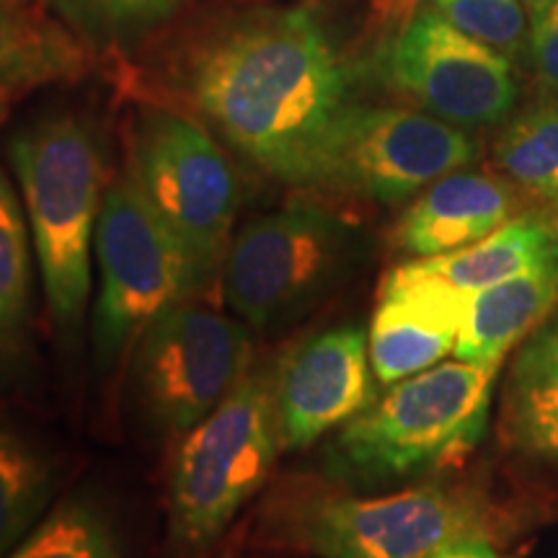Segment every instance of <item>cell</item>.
Masks as SVG:
<instances>
[{
  "label": "cell",
  "mask_w": 558,
  "mask_h": 558,
  "mask_svg": "<svg viewBox=\"0 0 558 558\" xmlns=\"http://www.w3.org/2000/svg\"><path fill=\"white\" fill-rule=\"evenodd\" d=\"M347 86L344 58L305 5H264L220 19L184 58L194 109L241 156L292 186L347 104Z\"/></svg>",
  "instance_id": "1"
},
{
  "label": "cell",
  "mask_w": 558,
  "mask_h": 558,
  "mask_svg": "<svg viewBox=\"0 0 558 558\" xmlns=\"http://www.w3.org/2000/svg\"><path fill=\"white\" fill-rule=\"evenodd\" d=\"M9 156L52 316L73 329L90 295V254L107 190L101 145L78 117L52 114L16 132Z\"/></svg>",
  "instance_id": "2"
},
{
  "label": "cell",
  "mask_w": 558,
  "mask_h": 558,
  "mask_svg": "<svg viewBox=\"0 0 558 558\" xmlns=\"http://www.w3.org/2000/svg\"><path fill=\"white\" fill-rule=\"evenodd\" d=\"M494 375L497 367L458 360L393 383L344 424L331 448V469L388 481L452 463L484 437Z\"/></svg>",
  "instance_id": "3"
},
{
  "label": "cell",
  "mask_w": 558,
  "mask_h": 558,
  "mask_svg": "<svg viewBox=\"0 0 558 558\" xmlns=\"http://www.w3.org/2000/svg\"><path fill=\"white\" fill-rule=\"evenodd\" d=\"M279 448L275 367H264L248 373L181 445L169 499L173 548L205 554L264 486Z\"/></svg>",
  "instance_id": "4"
},
{
  "label": "cell",
  "mask_w": 558,
  "mask_h": 558,
  "mask_svg": "<svg viewBox=\"0 0 558 558\" xmlns=\"http://www.w3.org/2000/svg\"><path fill=\"white\" fill-rule=\"evenodd\" d=\"M476 156L463 130L427 111L344 104L313 145L295 186L393 205Z\"/></svg>",
  "instance_id": "5"
},
{
  "label": "cell",
  "mask_w": 558,
  "mask_h": 558,
  "mask_svg": "<svg viewBox=\"0 0 558 558\" xmlns=\"http://www.w3.org/2000/svg\"><path fill=\"white\" fill-rule=\"evenodd\" d=\"M94 248L99 262L94 354L109 362L160 313L194 295L197 282L184 248L150 205L132 163L104 190Z\"/></svg>",
  "instance_id": "6"
},
{
  "label": "cell",
  "mask_w": 558,
  "mask_h": 558,
  "mask_svg": "<svg viewBox=\"0 0 558 558\" xmlns=\"http://www.w3.org/2000/svg\"><path fill=\"white\" fill-rule=\"evenodd\" d=\"M130 163L150 205L184 248L197 290L222 271L241 184L218 140L192 117L148 109L135 130Z\"/></svg>",
  "instance_id": "7"
},
{
  "label": "cell",
  "mask_w": 558,
  "mask_h": 558,
  "mask_svg": "<svg viewBox=\"0 0 558 558\" xmlns=\"http://www.w3.org/2000/svg\"><path fill=\"white\" fill-rule=\"evenodd\" d=\"M352 248V226L329 209L295 202L248 222L230 241L222 292L256 331L288 326L331 288Z\"/></svg>",
  "instance_id": "8"
},
{
  "label": "cell",
  "mask_w": 558,
  "mask_h": 558,
  "mask_svg": "<svg viewBox=\"0 0 558 558\" xmlns=\"http://www.w3.org/2000/svg\"><path fill=\"white\" fill-rule=\"evenodd\" d=\"M484 505L463 488L424 484L383 497L300 499L279 520L284 543L318 558H427L445 543L486 535Z\"/></svg>",
  "instance_id": "9"
},
{
  "label": "cell",
  "mask_w": 558,
  "mask_h": 558,
  "mask_svg": "<svg viewBox=\"0 0 558 558\" xmlns=\"http://www.w3.org/2000/svg\"><path fill=\"white\" fill-rule=\"evenodd\" d=\"M254 344L243 320L177 303L140 333L135 383L158 429L192 432L248 375Z\"/></svg>",
  "instance_id": "10"
},
{
  "label": "cell",
  "mask_w": 558,
  "mask_h": 558,
  "mask_svg": "<svg viewBox=\"0 0 558 558\" xmlns=\"http://www.w3.org/2000/svg\"><path fill=\"white\" fill-rule=\"evenodd\" d=\"M383 78L418 109L460 130L505 122L518 101L512 62L422 3L383 47Z\"/></svg>",
  "instance_id": "11"
},
{
  "label": "cell",
  "mask_w": 558,
  "mask_h": 558,
  "mask_svg": "<svg viewBox=\"0 0 558 558\" xmlns=\"http://www.w3.org/2000/svg\"><path fill=\"white\" fill-rule=\"evenodd\" d=\"M369 403V347L360 326L320 331L275 367L277 429L284 450L308 448Z\"/></svg>",
  "instance_id": "12"
},
{
  "label": "cell",
  "mask_w": 558,
  "mask_h": 558,
  "mask_svg": "<svg viewBox=\"0 0 558 558\" xmlns=\"http://www.w3.org/2000/svg\"><path fill=\"white\" fill-rule=\"evenodd\" d=\"M469 298L411 262L390 271L367 333L375 378L393 386L435 367L458 344Z\"/></svg>",
  "instance_id": "13"
},
{
  "label": "cell",
  "mask_w": 558,
  "mask_h": 558,
  "mask_svg": "<svg viewBox=\"0 0 558 558\" xmlns=\"http://www.w3.org/2000/svg\"><path fill=\"white\" fill-rule=\"evenodd\" d=\"M518 192L507 179L452 171L414 199L396 226V243L416 256H442L486 239L518 213Z\"/></svg>",
  "instance_id": "14"
},
{
  "label": "cell",
  "mask_w": 558,
  "mask_h": 558,
  "mask_svg": "<svg viewBox=\"0 0 558 558\" xmlns=\"http://www.w3.org/2000/svg\"><path fill=\"white\" fill-rule=\"evenodd\" d=\"M558 305V251L518 275L471 292L460 324L458 360L499 367L518 341L530 337Z\"/></svg>",
  "instance_id": "15"
},
{
  "label": "cell",
  "mask_w": 558,
  "mask_h": 558,
  "mask_svg": "<svg viewBox=\"0 0 558 558\" xmlns=\"http://www.w3.org/2000/svg\"><path fill=\"white\" fill-rule=\"evenodd\" d=\"M52 13L47 0H0V120L32 90L88 65L86 45Z\"/></svg>",
  "instance_id": "16"
},
{
  "label": "cell",
  "mask_w": 558,
  "mask_h": 558,
  "mask_svg": "<svg viewBox=\"0 0 558 558\" xmlns=\"http://www.w3.org/2000/svg\"><path fill=\"white\" fill-rule=\"evenodd\" d=\"M505 429L514 448L558 463V305L530 333L509 369Z\"/></svg>",
  "instance_id": "17"
},
{
  "label": "cell",
  "mask_w": 558,
  "mask_h": 558,
  "mask_svg": "<svg viewBox=\"0 0 558 558\" xmlns=\"http://www.w3.org/2000/svg\"><path fill=\"white\" fill-rule=\"evenodd\" d=\"M556 251L558 230L546 218L520 215L471 246L442 256L414 259L411 264L424 275L439 277L442 282L471 295L548 259Z\"/></svg>",
  "instance_id": "18"
},
{
  "label": "cell",
  "mask_w": 558,
  "mask_h": 558,
  "mask_svg": "<svg viewBox=\"0 0 558 558\" xmlns=\"http://www.w3.org/2000/svg\"><path fill=\"white\" fill-rule=\"evenodd\" d=\"M494 153L507 181L558 226V99L514 117L499 135Z\"/></svg>",
  "instance_id": "19"
},
{
  "label": "cell",
  "mask_w": 558,
  "mask_h": 558,
  "mask_svg": "<svg viewBox=\"0 0 558 558\" xmlns=\"http://www.w3.org/2000/svg\"><path fill=\"white\" fill-rule=\"evenodd\" d=\"M86 47L122 50L137 45L177 13L181 0H47Z\"/></svg>",
  "instance_id": "20"
},
{
  "label": "cell",
  "mask_w": 558,
  "mask_h": 558,
  "mask_svg": "<svg viewBox=\"0 0 558 558\" xmlns=\"http://www.w3.org/2000/svg\"><path fill=\"white\" fill-rule=\"evenodd\" d=\"M52 492L50 465L26 439L0 427V558L29 535Z\"/></svg>",
  "instance_id": "21"
},
{
  "label": "cell",
  "mask_w": 558,
  "mask_h": 558,
  "mask_svg": "<svg viewBox=\"0 0 558 558\" xmlns=\"http://www.w3.org/2000/svg\"><path fill=\"white\" fill-rule=\"evenodd\" d=\"M32 295V251L24 209L0 171V347L19 339Z\"/></svg>",
  "instance_id": "22"
},
{
  "label": "cell",
  "mask_w": 558,
  "mask_h": 558,
  "mask_svg": "<svg viewBox=\"0 0 558 558\" xmlns=\"http://www.w3.org/2000/svg\"><path fill=\"white\" fill-rule=\"evenodd\" d=\"M5 558H120V550L99 509L86 501H68Z\"/></svg>",
  "instance_id": "23"
},
{
  "label": "cell",
  "mask_w": 558,
  "mask_h": 558,
  "mask_svg": "<svg viewBox=\"0 0 558 558\" xmlns=\"http://www.w3.org/2000/svg\"><path fill=\"white\" fill-rule=\"evenodd\" d=\"M456 29L501 54L520 50L525 37V9L520 0H429Z\"/></svg>",
  "instance_id": "24"
},
{
  "label": "cell",
  "mask_w": 558,
  "mask_h": 558,
  "mask_svg": "<svg viewBox=\"0 0 558 558\" xmlns=\"http://www.w3.org/2000/svg\"><path fill=\"white\" fill-rule=\"evenodd\" d=\"M530 52L543 86L558 94V0L533 24Z\"/></svg>",
  "instance_id": "25"
},
{
  "label": "cell",
  "mask_w": 558,
  "mask_h": 558,
  "mask_svg": "<svg viewBox=\"0 0 558 558\" xmlns=\"http://www.w3.org/2000/svg\"><path fill=\"white\" fill-rule=\"evenodd\" d=\"M369 5H373L375 26H380V29H396V34H399L401 26L422 5V0H369Z\"/></svg>",
  "instance_id": "26"
},
{
  "label": "cell",
  "mask_w": 558,
  "mask_h": 558,
  "mask_svg": "<svg viewBox=\"0 0 558 558\" xmlns=\"http://www.w3.org/2000/svg\"><path fill=\"white\" fill-rule=\"evenodd\" d=\"M427 558H505L492 543L486 541V535H465V538H456L445 543L442 548H437L435 554Z\"/></svg>",
  "instance_id": "27"
},
{
  "label": "cell",
  "mask_w": 558,
  "mask_h": 558,
  "mask_svg": "<svg viewBox=\"0 0 558 558\" xmlns=\"http://www.w3.org/2000/svg\"><path fill=\"white\" fill-rule=\"evenodd\" d=\"M520 3H522V9H525V13L530 16V21H533V24H535V21H538L543 13L548 11V5L554 3V0H520Z\"/></svg>",
  "instance_id": "28"
}]
</instances>
